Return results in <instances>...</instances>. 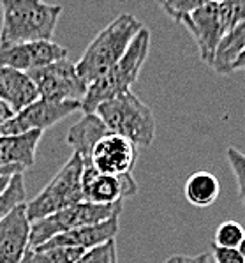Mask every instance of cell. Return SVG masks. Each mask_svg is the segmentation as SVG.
<instances>
[{
    "label": "cell",
    "mask_w": 245,
    "mask_h": 263,
    "mask_svg": "<svg viewBox=\"0 0 245 263\" xmlns=\"http://www.w3.org/2000/svg\"><path fill=\"white\" fill-rule=\"evenodd\" d=\"M0 48L14 44L53 41L62 6L39 0H2Z\"/></svg>",
    "instance_id": "6da1fadb"
},
{
    "label": "cell",
    "mask_w": 245,
    "mask_h": 263,
    "mask_svg": "<svg viewBox=\"0 0 245 263\" xmlns=\"http://www.w3.org/2000/svg\"><path fill=\"white\" fill-rule=\"evenodd\" d=\"M143 28L145 25L134 14L122 13L116 16L92 39L85 53L76 62L79 78L87 85L101 78L104 72L120 62V59L129 50L131 43Z\"/></svg>",
    "instance_id": "7a4b0ae2"
},
{
    "label": "cell",
    "mask_w": 245,
    "mask_h": 263,
    "mask_svg": "<svg viewBox=\"0 0 245 263\" xmlns=\"http://www.w3.org/2000/svg\"><path fill=\"white\" fill-rule=\"evenodd\" d=\"M95 115L111 135L129 140L136 148L150 147L155 140L154 111L134 92H126L99 104Z\"/></svg>",
    "instance_id": "3957f363"
},
{
    "label": "cell",
    "mask_w": 245,
    "mask_h": 263,
    "mask_svg": "<svg viewBox=\"0 0 245 263\" xmlns=\"http://www.w3.org/2000/svg\"><path fill=\"white\" fill-rule=\"evenodd\" d=\"M150 50V30L143 28L134 41L131 43L129 50L101 78L88 85L87 96L81 101V110L85 113H95L99 104L110 101L113 97L131 92V87L138 82V76L143 69V64Z\"/></svg>",
    "instance_id": "277c9868"
},
{
    "label": "cell",
    "mask_w": 245,
    "mask_h": 263,
    "mask_svg": "<svg viewBox=\"0 0 245 263\" xmlns=\"http://www.w3.org/2000/svg\"><path fill=\"white\" fill-rule=\"evenodd\" d=\"M83 170H85V164H83L81 157L78 154H72L69 161L50 180V184L37 196L27 201L29 221H41L44 217L60 212V210H66L72 205L85 201L81 187Z\"/></svg>",
    "instance_id": "5b68a950"
},
{
    "label": "cell",
    "mask_w": 245,
    "mask_h": 263,
    "mask_svg": "<svg viewBox=\"0 0 245 263\" xmlns=\"http://www.w3.org/2000/svg\"><path fill=\"white\" fill-rule=\"evenodd\" d=\"M122 203L115 205H94L88 201H81L78 205L60 210V212L48 216L41 221L32 222L30 232V249H37L51 240L60 233L72 232V230L83 228V226L99 224L103 221H108L111 217L120 216Z\"/></svg>",
    "instance_id": "8992f818"
},
{
    "label": "cell",
    "mask_w": 245,
    "mask_h": 263,
    "mask_svg": "<svg viewBox=\"0 0 245 263\" xmlns=\"http://www.w3.org/2000/svg\"><path fill=\"white\" fill-rule=\"evenodd\" d=\"M27 74L37 87L39 99L55 103H81L87 96L88 85L79 78L76 64H72L69 59L58 60Z\"/></svg>",
    "instance_id": "52a82bcc"
},
{
    "label": "cell",
    "mask_w": 245,
    "mask_h": 263,
    "mask_svg": "<svg viewBox=\"0 0 245 263\" xmlns=\"http://www.w3.org/2000/svg\"><path fill=\"white\" fill-rule=\"evenodd\" d=\"M76 110H81V103H55V101L37 99L22 111L11 115L0 124V136L22 135L30 131H44L51 127Z\"/></svg>",
    "instance_id": "ba28073f"
},
{
    "label": "cell",
    "mask_w": 245,
    "mask_h": 263,
    "mask_svg": "<svg viewBox=\"0 0 245 263\" xmlns=\"http://www.w3.org/2000/svg\"><path fill=\"white\" fill-rule=\"evenodd\" d=\"M83 198L94 205H115L122 203V200L138 194L132 173L127 175H106L99 173L92 166H85L81 177Z\"/></svg>",
    "instance_id": "9c48e42d"
},
{
    "label": "cell",
    "mask_w": 245,
    "mask_h": 263,
    "mask_svg": "<svg viewBox=\"0 0 245 263\" xmlns=\"http://www.w3.org/2000/svg\"><path fill=\"white\" fill-rule=\"evenodd\" d=\"M67 59V48L55 41H35L0 48V67L30 72Z\"/></svg>",
    "instance_id": "30bf717a"
},
{
    "label": "cell",
    "mask_w": 245,
    "mask_h": 263,
    "mask_svg": "<svg viewBox=\"0 0 245 263\" xmlns=\"http://www.w3.org/2000/svg\"><path fill=\"white\" fill-rule=\"evenodd\" d=\"M182 25L194 37L201 60L212 67L217 46H219L220 39L224 37V28L219 16V2H214V0L208 2V0H205L198 9L192 11L183 20Z\"/></svg>",
    "instance_id": "8fae6325"
},
{
    "label": "cell",
    "mask_w": 245,
    "mask_h": 263,
    "mask_svg": "<svg viewBox=\"0 0 245 263\" xmlns=\"http://www.w3.org/2000/svg\"><path fill=\"white\" fill-rule=\"evenodd\" d=\"M138 148L129 140L108 133L95 143L88 166L106 175H127L132 172Z\"/></svg>",
    "instance_id": "7c38bea8"
},
{
    "label": "cell",
    "mask_w": 245,
    "mask_h": 263,
    "mask_svg": "<svg viewBox=\"0 0 245 263\" xmlns=\"http://www.w3.org/2000/svg\"><path fill=\"white\" fill-rule=\"evenodd\" d=\"M30 232L27 203L18 205L0 221V263H22L30 249Z\"/></svg>",
    "instance_id": "4fadbf2b"
},
{
    "label": "cell",
    "mask_w": 245,
    "mask_h": 263,
    "mask_svg": "<svg viewBox=\"0 0 245 263\" xmlns=\"http://www.w3.org/2000/svg\"><path fill=\"white\" fill-rule=\"evenodd\" d=\"M118 217L120 216L103 221L99 224L83 226V228L72 230V232L60 233V235L53 237L51 240H48L46 244L37 249H53V248H72V249H83V251L94 249L110 240H115L120 228Z\"/></svg>",
    "instance_id": "5bb4252c"
},
{
    "label": "cell",
    "mask_w": 245,
    "mask_h": 263,
    "mask_svg": "<svg viewBox=\"0 0 245 263\" xmlns=\"http://www.w3.org/2000/svg\"><path fill=\"white\" fill-rule=\"evenodd\" d=\"M37 99V87L27 72L0 67V101L13 111V115Z\"/></svg>",
    "instance_id": "9a60e30c"
},
{
    "label": "cell",
    "mask_w": 245,
    "mask_h": 263,
    "mask_svg": "<svg viewBox=\"0 0 245 263\" xmlns=\"http://www.w3.org/2000/svg\"><path fill=\"white\" fill-rule=\"evenodd\" d=\"M41 138V131L0 136V166L18 168L22 173L34 166Z\"/></svg>",
    "instance_id": "2e32d148"
},
{
    "label": "cell",
    "mask_w": 245,
    "mask_h": 263,
    "mask_svg": "<svg viewBox=\"0 0 245 263\" xmlns=\"http://www.w3.org/2000/svg\"><path fill=\"white\" fill-rule=\"evenodd\" d=\"M108 133L110 131L95 113H85L67 133V145L72 147L74 154L81 157L83 164L88 166L95 143Z\"/></svg>",
    "instance_id": "e0dca14e"
},
{
    "label": "cell",
    "mask_w": 245,
    "mask_h": 263,
    "mask_svg": "<svg viewBox=\"0 0 245 263\" xmlns=\"http://www.w3.org/2000/svg\"><path fill=\"white\" fill-rule=\"evenodd\" d=\"M245 53V22L235 27L224 37L220 39L219 46H217L214 62H212V69L217 74H231L233 67H235L236 60Z\"/></svg>",
    "instance_id": "ac0fdd59"
},
{
    "label": "cell",
    "mask_w": 245,
    "mask_h": 263,
    "mask_svg": "<svg viewBox=\"0 0 245 263\" xmlns=\"http://www.w3.org/2000/svg\"><path fill=\"white\" fill-rule=\"evenodd\" d=\"M186 198L191 205L198 209L210 207L217 201L220 194V184L219 179L210 172H196L186 182V187H183Z\"/></svg>",
    "instance_id": "d6986e66"
},
{
    "label": "cell",
    "mask_w": 245,
    "mask_h": 263,
    "mask_svg": "<svg viewBox=\"0 0 245 263\" xmlns=\"http://www.w3.org/2000/svg\"><path fill=\"white\" fill-rule=\"evenodd\" d=\"M23 203H27L25 180H23V175H14V177H11L6 191L0 194V221H2L11 210Z\"/></svg>",
    "instance_id": "ffe728a7"
},
{
    "label": "cell",
    "mask_w": 245,
    "mask_h": 263,
    "mask_svg": "<svg viewBox=\"0 0 245 263\" xmlns=\"http://www.w3.org/2000/svg\"><path fill=\"white\" fill-rule=\"evenodd\" d=\"M245 237V230L240 222L236 221H224L215 230L214 246L217 248H228V249H238L240 242Z\"/></svg>",
    "instance_id": "44dd1931"
},
{
    "label": "cell",
    "mask_w": 245,
    "mask_h": 263,
    "mask_svg": "<svg viewBox=\"0 0 245 263\" xmlns=\"http://www.w3.org/2000/svg\"><path fill=\"white\" fill-rule=\"evenodd\" d=\"M219 16L224 34L245 22V0H226L219 2Z\"/></svg>",
    "instance_id": "7402d4cb"
},
{
    "label": "cell",
    "mask_w": 245,
    "mask_h": 263,
    "mask_svg": "<svg viewBox=\"0 0 245 263\" xmlns=\"http://www.w3.org/2000/svg\"><path fill=\"white\" fill-rule=\"evenodd\" d=\"M205 0H170V2H160V9L164 11L175 23H180L187 18L192 11H196Z\"/></svg>",
    "instance_id": "603a6c76"
},
{
    "label": "cell",
    "mask_w": 245,
    "mask_h": 263,
    "mask_svg": "<svg viewBox=\"0 0 245 263\" xmlns=\"http://www.w3.org/2000/svg\"><path fill=\"white\" fill-rule=\"evenodd\" d=\"M226 159L230 163V168L236 179V187H238V198L245 207V154L238 148L230 147L226 151Z\"/></svg>",
    "instance_id": "cb8c5ba5"
},
{
    "label": "cell",
    "mask_w": 245,
    "mask_h": 263,
    "mask_svg": "<svg viewBox=\"0 0 245 263\" xmlns=\"http://www.w3.org/2000/svg\"><path fill=\"white\" fill-rule=\"evenodd\" d=\"M78 263H118L116 260V240H110L94 249H88Z\"/></svg>",
    "instance_id": "d4e9b609"
},
{
    "label": "cell",
    "mask_w": 245,
    "mask_h": 263,
    "mask_svg": "<svg viewBox=\"0 0 245 263\" xmlns=\"http://www.w3.org/2000/svg\"><path fill=\"white\" fill-rule=\"evenodd\" d=\"M46 254L50 263H78L87 251L72 248H53V249H37Z\"/></svg>",
    "instance_id": "484cf974"
},
{
    "label": "cell",
    "mask_w": 245,
    "mask_h": 263,
    "mask_svg": "<svg viewBox=\"0 0 245 263\" xmlns=\"http://www.w3.org/2000/svg\"><path fill=\"white\" fill-rule=\"evenodd\" d=\"M215 263H245L243 256L240 254L238 249H228V248H217L212 246Z\"/></svg>",
    "instance_id": "4316f807"
},
{
    "label": "cell",
    "mask_w": 245,
    "mask_h": 263,
    "mask_svg": "<svg viewBox=\"0 0 245 263\" xmlns=\"http://www.w3.org/2000/svg\"><path fill=\"white\" fill-rule=\"evenodd\" d=\"M164 263H208V254H196V256H186V254H175L170 256Z\"/></svg>",
    "instance_id": "83f0119b"
},
{
    "label": "cell",
    "mask_w": 245,
    "mask_h": 263,
    "mask_svg": "<svg viewBox=\"0 0 245 263\" xmlns=\"http://www.w3.org/2000/svg\"><path fill=\"white\" fill-rule=\"evenodd\" d=\"M22 263H50L46 258V254L41 253V251L37 249H29L27 251V254L23 256Z\"/></svg>",
    "instance_id": "f1b7e54d"
},
{
    "label": "cell",
    "mask_w": 245,
    "mask_h": 263,
    "mask_svg": "<svg viewBox=\"0 0 245 263\" xmlns=\"http://www.w3.org/2000/svg\"><path fill=\"white\" fill-rule=\"evenodd\" d=\"M14 175H23L18 168H9V166H0V180L7 179V177H14Z\"/></svg>",
    "instance_id": "f546056e"
},
{
    "label": "cell",
    "mask_w": 245,
    "mask_h": 263,
    "mask_svg": "<svg viewBox=\"0 0 245 263\" xmlns=\"http://www.w3.org/2000/svg\"><path fill=\"white\" fill-rule=\"evenodd\" d=\"M11 115H13V111H11L9 108H7L6 104L2 103V101H0V124H2L4 120H7V119H9Z\"/></svg>",
    "instance_id": "4dcf8cb0"
},
{
    "label": "cell",
    "mask_w": 245,
    "mask_h": 263,
    "mask_svg": "<svg viewBox=\"0 0 245 263\" xmlns=\"http://www.w3.org/2000/svg\"><path fill=\"white\" fill-rule=\"evenodd\" d=\"M233 71H245V53L240 57L238 60H236L235 67H233Z\"/></svg>",
    "instance_id": "1f68e13d"
},
{
    "label": "cell",
    "mask_w": 245,
    "mask_h": 263,
    "mask_svg": "<svg viewBox=\"0 0 245 263\" xmlns=\"http://www.w3.org/2000/svg\"><path fill=\"white\" fill-rule=\"evenodd\" d=\"M9 180H11V177H7V179H2V180H0V194L6 191L7 184H9Z\"/></svg>",
    "instance_id": "d6a6232c"
},
{
    "label": "cell",
    "mask_w": 245,
    "mask_h": 263,
    "mask_svg": "<svg viewBox=\"0 0 245 263\" xmlns=\"http://www.w3.org/2000/svg\"><path fill=\"white\" fill-rule=\"evenodd\" d=\"M238 251H240V254H242V256H243V260H245V237H243V240L240 242Z\"/></svg>",
    "instance_id": "836d02e7"
}]
</instances>
